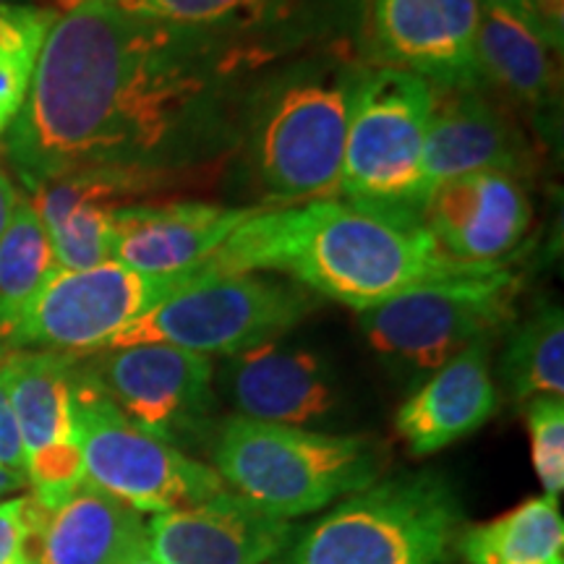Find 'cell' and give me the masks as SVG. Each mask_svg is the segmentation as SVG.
I'll return each mask as SVG.
<instances>
[{
    "label": "cell",
    "mask_w": 564,
    "mask_h": 564,
    "mask_svg": "<svg viewBox=\"0 0 564 564\" xmlns=\"http://www.w3.org/2000/svg\"><path fill=\"white\" fill-rule=\"evenodd\" d=\"M463 520L460 497L436 470L379 478L306 528L285 564H449Z\"/></svg>",
    "instance_id": "5b68a950"
},
{
    "label": "cell",
    "mask_w": 564,
    "mask_h": 564,
    "mask_svg": "<svg viewBox=\"0 0 564 564\" xmlns=\"http://www.w3.org/2000/svg\"><path fill=\"white\" fill-rule=\"evenodd\" d=\"M47 3L51 6H45V9H51L61 17V13H68L70 9H76V6L87 3V0H47ZM102 3H108L112 9L139 19H152V9H154V0H102Z\"/></svg>",
    "instance_id": "1f68e13d"
},
{
    "label": "cell",
    "mask_w": 564,
    "mask_h": 564,
    "mask_svg": "<svg viewBox=\"0 0 564 564\" xmlns=\"http://www.w3.org/2000/svg\"><path fill=\"white\" fill-rule=\"evenodd\" d=\"M26 497L0 502V564H26Z\"/></svg>",
    "instance_id": "f546056e"
},
{
    "label": "cell",
    "mask_w": 564,
    "mask_h": 564,
    "mask_svg": "<svg viewBox=\"0 0 564 564\" xmlns=\"http://www.w3.org/2000/svg\"><path fill=\"white\" fill-rule=\"evenodd\" d=\"M533 165L531 147L510 118L481 89H436L423 141L426 196L444 181L468 173H505L518 178Z\"/></svg>",
    "instance_id": "ac0fdd59"
},
{
    "label": "cell",
    "mask_w": 564,
    "mask_h": 564,
    "mask_svg": "<svg viewBox=\"0 0 564 564\" xmlns=\"http://www.w3.org/2000/svg\"><path fill=\"white\" fill-rule=\"evenodd\" d=\"M314 308V293L264 274H196L144 316L112 337L108 348L162 343L199 352L236 356L280 340ZM105 350V348H102Z\"/></svg>",
    "instance_id": "ba28073f"
},
{
    "label": "cell",
    "mask_w": 564,
    "mask_h": 564,
    "mask_svg": "<svg viewBox=\"0 0 564 564\" xmlns=\"http://www.w3.org/2000/svg\"><path fill=\"white\" fill-rule=\"evenodd\" d=\"M0 3H30V0H0Z\"/></svg>",
    "instance_id": "74e56055"
},
{
    "label": "cell",
    "mask_w": 564,
    "mask_h": 564,
    "mask_svg": "<svg viewBox=\"0 0 564 564\" xmlns=\"http://www.w3.org/2000/svg\"><path fill=\"white\" fill-rule=\"evenodd\" d=\"M144 539V514L89 484L55 510L26 494V564H118Z\"/></svg>",
    "instance_id": "ffe728a7"
},
{
    "label": "cell",
    "mask_w": 564,
    "mask_h": 564,
    "mask_svg": "<svg viewBox=\"0 0 564 564\" xmlns=\"http://www.w3.org/2000/svg\"><path fill=\"white\" fill-rule=\"evenodd\" d=\"M507 394L518 403L564 392V314L560 303H541L510 333L499 361Z\"/></svg>",
    "instance_id": "d4e9b609"
},
{
    "label": "cell",
    "mask_w": 564,
    "mask_h": 564,
    "mask_svg": "<svg viewBox=\"0 0 564 564\" xmlns=\"http://www.w3.org/2000/svg\"><path fill=\"white\" fill-rule=\"evenodd\" d=\"M74 421L84 457V484L121 499L141 514L196 507L228 486L173 444L131 423L76 361Z\"/></svg>",
    "instance_id": "9c48e42d"
},
{
    "label": "cell",
    "mask_w": 564,
    "mask_h": 564,
    "mask_svg": "<svg viewBox=\"0 0 564 564\" xmlns=\"http://www.w3.org/2000/svg\"><path fill=\"white\" fill-rule=\"evenodd\" d=\"M525 3L528 0H481L484 9H499L512 13L514 19L523 21L525 19Z\"/></svg>",
    "instance_id": "e575fe53"
},
{
    "label": "cell",
    "mask_w": 564,
    "mask_h": 564,
    "mask_svg": "<svg viewBox=\"0 0 564 564\" xmlns=\"http://www.w3.org/2000/svg\"><path fill=\"white\" fill-rule=\"evenodd\" d=\"M152 19L251 74L282 55L348 47L366 0H154Z\"/></svg>",
    "instance_id": "30bf717a"
},
{
    "label": "cell",
    "mask_w": 564,
    "mask_h": 564,
    "mask_svg": "<svg viewBox=\"0 0 564 564\" xmlns=\"http://www.w3.org/2000/svg\"><path fill=\"white\" fill-rule=\"evenodd\" d=\"M484 267L494 264H465L444 253L421 220L327 199L262 207L196 270L212 278L282 272L361 314L423 282Z\"/></svg>",
    "instance_id": "7a4b0ae2"
},
{
    "label": "cell",
    "mask_w": 564,
    "mask_h": 564,
    "mask_svg": "<svg viewBox=\"0 0 564 564\" xmlns=\"http://www.w3.org/2000/svg\"><path fill=\"white\" fill-rule=\"evenodd\" d=\"M3 369L26 460L61 444L79 442L74 421L76 356L13 350Z\"/></svg>",
    "instance_id": "7402d4cb"
},
{
    "label": "cell",
    "mask_w": 564,
    "mask_h": 564,
    "mask_svg": "<svg viewBox=\"0 0 564 564\" xmlns=\"http://www.w3.org/2000/svg\"><path fill=\"white\" fill-rule=\"evenodd\" d=\"M523 24L549 51H562L564 42V0H528Z\"/></svg>",
    "instance_id": "4dcf8cb0"
},
{
    "label": "cell",
    "mask_w": 564,
    "mask_h": 564,
    "mask_svg": "<svg viewBox=\"0 0 564 564\" xmlns=\"http://www.w3.org/2000/svg\"><path fill=\"white\" fill-rule=\"evenodd\" d=\"M55 19L45 6L0 3V133L17 121Z\"/></svg>",
    "instance_id": "4316f807"
},
{
    "label": "cell",
    "mask_w": 564,
    "mask_h": 564,
    "mask_svg": "<svg viewBox=\"0 0 564 564\" xmlns=\"http://www.w3.org/2000/svg\"><path fill=\"white\" fill-rule=\"evenodd\" d=\"M118 564H162V562L158 560V556L152 554V549H150V541L144 539V541H139V544L133 546L131 552L126 554L123 560L118 562Z\"/></svg>",
    "instance_id": "836d02e7"
},
{
    "label": "cell",
    "mask_w": 564,
    "mask_h": 564,
    "mask_svg": "<svg viewBox=\"0 0 564 564\" xmlns=\"http://www.w3.org/2000/svg\"><path fill=\"white\" fill-rule=\"evenodd\" d=\"M476 68L481 87L489 84L528 110H544L556 102L560 76L552 51L512 13L481 6Z\"/></svg>",
    "instance_id": "603a6c76"
},
{
    "label": "cell",
    "mask_w": 564,
    "mask_h": 564,
    "mask_svg": "<svg viewBox=\"0 0 564 564\" xmlns=\"http://www.w3.org/2000/svg\"><path fill=\"white\" fill-rule=\"evenodd\" d=\"M421 225L457 262L499 264L531 228V202L512 175L468 173L429 192Z\"/></svg>",
    "instance_id": "5bb4252c"
},
{
    "label": "cell",
    "mask_w": 564,
    "mask_h": 564,
    "mask_svg": "<svg viewBox=\"0 0 564 564\" xmlns=\"http://www.w3.org/2000/svg\"><path fill=\"white\" fill-rule=\"evenodd\" d=\"M481 0H371V45L384 66L434 89H481L476 34Z\"/></svg>",
    "instance_id": "4fadbf2b"
},
{
    "label": "cell",
    "mask_w": 564,
    "mask_h": 564,
    "mask_svg": "<svg viewBox=\"0 0 564 564\" xmlns=\"http://www.w3.org/2000/svg\"><path fill=\"white\" fill-rule=\"evenodd\" d=\"M520 280L502 264L423 282L361 312L371 350L408 382H423L476 343H491L514 319Z\"/></svg>",
    "instance_id": "52a82bcc"
},
{
    "label": "cell",
    "mask_w": 564,
    "mask_h": 564,
    "mask_svg": "<svg viewBox=\"0 0 564 564\" xmlns=\"http://www.w3.org/2000/svg\"><path fill=\"white\" fill-rule=\"evenodd\" d=\"M11 348H9V343H6V337H3V333H0V364H3L6 361V358H9L11 356Z\"/></svg>",
    "instance_id": "8d00e7d4"
},
{
    "label": "cell",
    "mask_w": 564,
    "mask_h": 564,
    "mask_svg": "<svg viewBox=\"0 0 564 564\" xmlns=\"http://www.w3.org/2000/svg\"><path fill=\"white\" fill-rule=\"evenodd\" d=\"M241 76L162 21L87 0L47 32L6 152L30 192L89 167L165 175L223 150Z\"/></svg>",
    "instance_id": "6da1fadb"
},
{
    "label": "cell",
    "mask_w": 564,
    "mask_h": 564,
    "mask_svg": "<svg viewBox=\"0 0 564 564\" xmlns=\"http://www.w3.org/2000/svg\"><path fill=\"white\" fill-rule=\"evenodd\" d=\"M19 204V194L13 188V183L9 175H6L3 167H0V236H3L6 228H9L13 212H17Z\"/></svg>",
    "instance_id": "d6a6232c"
},
{
    "label": "cell",
    "mask_w": 564,
    "mask_h": 564,
    "mask_svg": "<svg viewBox=\"0 0 564 564\" xmlns=\"http://www.w3.org/2000/svg\"><path fill=\"white\" fill-rule=\"evenodd\" d=\"M288 539L291 523L270 518L230 489L147 520V541L162 564H267L278 560Z\"/></svg>",
    "instance_id": "2e32d148"
},
{
    "label": "cell",
    "mask_w": 564,
    "mask_h": 564,
    "mask_svg": "<svg viewBox=\"0 0 564 564\" xmlns=\"http://www.w3.org/2000/svg\"><path fill=\"white\" fill-rule=\"evenodd\" d=\"M162 175L89 167L32 188V207L51 238L58 270H89L110 259L112 215Z\"/></svg>",
    "instance_id": "d6986e66"
},
{
    "label": "cell",
    "mask_w": 564,
    "mask_h": 564,
    "mask_svg": "<svg viewBox=\"0 0 564 564\" xmlns=\"http://www.w3.org/2000/svg\"><path fill=\"white\" fill-rule=\"evenodd\" d=\"M489 345L476 343L419 384L400 405L394 426L413 455H434L484 426L497 413L499 392L489 371Z\"/></svg>",
    "instance_id": "44dd1931"
},
{
    "label": "cell",
    "mask_w": 564,
    "mask_h": 564,
    "mask_svg": "<svg viewBox=\"0 0 564 564\" xmlns=\"http://www.w3.org/2000/svg\"><path fill=\"white\" fill-rule=\"evenodd\" d=\"M196 274H144L116 259L89 270H55L11 324V350L95 352Z\"/></svg>",
    "instance_id": "8fae6325"
},
{
    "label": "cell",
    "mask_w": 564,
    "mask_h": 564,
    "mask_svg": "<svg viewBox=\"0 0 564 564\" xmlns=\"http://www.w3.org/2000/svg\"><path fill=\"white\" fill-rule=\"evenodd\" d=\"M337 47L293 63L246 108V158L259 186L280 202L337 196L350 105L364 68Z\"/></svg>",
    "instance_id": "3957f363"
},
{
    "label": "cell",
    "mask_w": 564,
    "mask_h": 564,
    "mask_svg": "<svg viewBox=\"0 0 564 564\" xmlns=\"http://www.w3.org/2000/svg\"><path fill=\"white\" fill-rule=\"evenodd\" d=\"M212 463L230 491L288 523L377 484L384 449L366 436L232 415L217 429Z\"/></svg>",
    "instance_id": "277c9868"
},
{
    "label": "cell",
    "mask_w": 564,
    "mask_h": 564,
    "mask_svg": "<svg viewBox=\"0 0 564 564\" xmlns=\"http://www.w3.org/2000/svg\"><path fill=\"white\" fill-rule=\"evenodd\" d=\"M455 552L465 564H564L560 499H525L489 523L463 528Z\"/></svg>",
    "instance_id": "cb8c5ba5"
},
{
    "label": "cell",
    "mask_w": 564,
    "mask_h": 564,
    "mask_svg": "<svg viewBox=\"0 0 564 564\" xmlns=\"http://www.w3.org/2000/svg\"><path fill=\"white\" fill-rule=\"evenodd\" d=\"M259 209L204 202L126 204L112 215L110 259L144 274L192 272Z\"/></svg>",
    "instance_id": "e0dca14e"
},
{
    "label": "cell",
    "mask_w": 564,
    "mask_h": 564,
    "mask_svg": "<svg viewBox=\"0 0 564 564\" xmlns=\"http://www.w3.org/2000/svg\"><path fill=\"white\" fill-rule=\"evenodd\" d=\"M525 426L531 436V463L546 497L560 499L564 489V403L541 394L525 403Z\"/></svg>",
    "instance_id": "83f0119b"
},
{
    "label": "cell",
    "mask_w": 564,
    "mask_h": 564,
    "mask_svg": "<svg viewBox=\"0 0 564 564\" xmlns=\"http://www.w3.org/2000/svg\"><path fill=\"white\" fill-rule=\"evenodd\" d=\"M436 89L411 70L364 68L350 105L337 196L348 204L421 220L423 141Z\"/></svg>",
    "instance_id": "8992f818"
},
{
    "label": "cell",
    "mask_w": 564,
    "mask_h": 564,
    "mask_svg": "<svg viewBox=\"0 0 564 564\" xmlns=\"http://www.w3.org/2000/svg\"><path fill=\"white\" fill-rule=\"evenodd\" d=\"M21 486H26L24 478H19L17 474H11V470L0 468V497H3V494H11V491L21 489Z\"/></svg>",
    "instance_id": "d590c367"
},
{
    "label": "cell",
    "mask_w": 564,
    "mask_h": 564,
    "mask_svg": "<svg viewBox=\"0 0 564 564\" xmlns=\"http://www.w3.org/2000/svg\"><path fill=\"white\" fill-rule=\"evenodd\" d=\"M223 384L241 419L308 429L333 419L340 405L327 358L278 340L228 356Z\"/></svg>",
    "instance_id": "9a60e30c"
},
{
    "label": "cell",
    "mask_w": 564,
    "mask_h": 564,
    "mask_svg": "<svg viewBox=\"0 0 564 564\" xmlns=\"http://www.w3.org/2000/svg\"><path fill=\"white\" fill-rule=\"evenodd\" d=\"M0 468L11 470L26 481V453L21 442L19 421L13 413L9 377H6L3 364H0Z\"/></svg>",
    "instance_id": "f1b7e54d"
},
{
    "label": "cell",
    "mask_w": 564,
    "mask_h": 564,
    "mask_svg": "<svg viewBox=\"0 0 564 564\" xmlns=\"http://www.w3.org/2000/svg\"><path fill=\"white\" fill-rule=\"evenodd\" d=\"M82 371L131 423L178 447L204 434L215 408L209 356L162 343L97 350Z\"/></svg>",
    "instance_id": "7c38bea8"
},
{
    "label": "cell",
    "mask_w": 564,
    "mask_h": 564,
    "mask_svg": "<svg viewBox=\"0 0 564 564\" xmlns=\"http://www.w3.org/2000/svg\"><path fill=\"white\" fill-rule=\"evenodd\" d=\"M58 270L55 253L32 202H19L0 236V333L9 335L17 316Z\"/></svg>",
    "instance_id": "484cf974"
}]
</instances>
